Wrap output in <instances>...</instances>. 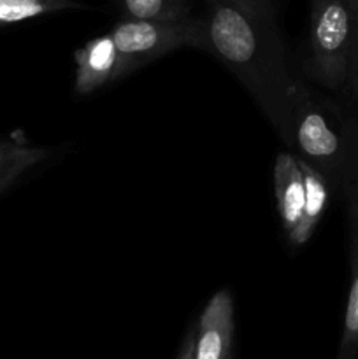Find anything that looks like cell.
Returning a JSON list of instances; mask_svg holds the SVG:
<instances>
[{
  "label": "cell",
  "mask_w": 358,
  "mask_h": 359,
  "mask_svg": "<svg viewBox=\"0 0 358 359\" xmlns=\"http://www.w3.org/2000/svg\"><path fill=\"white\" fill-rule=\"evenodd\" d=\"M193 48L216 56L251 93L283 135L295 77L284 63L274 16L251 13L227 0H207L195 18Z\"/></svg>",
  "instance_id": "6da1fadb"
},
{
  "label": "cell",
  "mask_w": 358,
  "mask_h": 359,
  "mask_svg": "<svg viewBox=\"0 0 358 359\" xmlns=\"http://www.w3.org/2000/svg\"><path fill=\"white\" fill-rule=\"evenodd\" d=\"M281 137L298 151L300 160L321 172L326 181L339 175L347 161L343 126L298 79L288 98L286 126Z\"/></svg>",
  "instance_id": "7a4b0ae2"
},
{
  "label": "cell",
  "mask_w": 358,
  "mask_h": 359,
  "mask_svg": "<svg viewBox=\"0 0 358 359\" xmlns=\"http://www.w3.org/2000/svg\"><path fill=\"white\" fill-rule=\"evenodd\" d=\"M353 32V0H311L307 70L329 90L347 83Z\"/></svg>",
  "instance_id": "3957f363"
},
{
  "label": "cell",
  "mask_w": 358,
  "mask_h": 359,
  "mask_svg": "<svg viewBox=\"0 0 358 359\" xmlns=\"http://www.w3.org/2000/svg\"><path fill=\"white\" fill-rule=\"evenodd\" d=\"M119 55L118 79L133 70L195 42V18L179 21H150L123 18L111 30Z\"/></svg>",
  "instance_id": "277c9868"
},
{
  "label": "cell",
  "mask_w": 358,
  "mask_h": 359,
  "mask_svg": "<svg viewBox=\"0 0 358 359\" xmlns=\"http://www.w3.org/2000/svg\"><path fill=\"white\" fill-rule=\"evenodd\" d=\"M234 330V298L228 290L216 291L193 326L192 359H232Z\"/></svg>",
  "instance_id": "5b68a950"
},
{
  "label": "cell",
  "mask_w": 358,
  "mask_h": 359,
  "mask_svg": "<svg viewBox=\"0 0 358 359\" xmlns=\"http://www.w3.org/2000/svg\"><path fill=\"white\" fill-rule=\"evenodd\" d=\"M76 60V95H90L111 81H118L119 55L111 32L88 41L74 53Z\"/></svg>",
  "instance_id": "8992f818"
},
{
  "label": "cell",
  "mask_w": 358,
  "mask_h": 359,
  "mask_svg": "<svg viewBox=\"0 0 358 359\" xmlns=\"http://www.w3.org/2000/svg\"><path fill=\"white\" fill-rule=\"evenodd\" d=\"M274 191L284 233L290 238L300 224L305 200L304 174L295 153L284 151L277 154L274 161Z\"/></svg>",
  "instance_id": "52a82bcc"
},
{
  "label": "cell",
  "mask_w": 358,
  "mask_h": 359,
  "mask_svg": "<svg viewBox=\"0 0 358 359\" xmlns=\"http://www.w3.org/2000/svg\"><path fill=\"white\" fill-rule=\"evenodd\" d=\"M300 160V158H298ZM302 174H304V186H305V200H304V214H302V219L298 228L295 230V233L291 235L288 241L291 242V245L298 248V245H304L309 238L314 233L316 226L321 221L323 214H325L326 205H329V181H326L325 175L319 170H316L312 165L305 163L304 160H300Z\"/></svg>",
  "instance_id": "ba28073f"
},
{
  "label": "cell",
  "mask_w": 358,
  "mask_h": 359,
  "mask_svg": "<svg viewBox=\"0 0 358 359\" xmlns=\"http://www.w3.org/2000/svg\"><path fill=\"white\" fill-rule=\"evenodd\" d=\"M46 147L28 146L21 139L0 140V193L9 188L23 172L49 156Z\"/></svg>",
  "instance_id": "9c48e42d"
},
{
  "label": "cell",
  "mask_w": 358,
  "mask_h": 359,
  "mask_svg": "<svg viewBox=\"0 0 358 359\" xmlns=\"http://www.w3.org/2000/svg\"><path fill=\"white\" fill-rule=\"evenodd\" d=\"M123 18L150 21H179L190 16L192 0H116Z\"/></svg>",
  "instance_id": "30bf717a"
},
{
  "label": "cell",
  "mask_w": 358,
  "mask_h": 359,
  "mask_svg": "<svg viewBox=\"0 0 358 359\" xmlns=\"http://www.w3.org/2000/svg\"><path fill=\"white\" fill-rule=\"evenodd\" d=\"M79 0H0V27L60 11L84 9Z\"/></svg>",
  "instance_id": "8fae6325"
},
{
  "label": "cell",
  "mask_w": 358,
  "mask_h": 359,
  "mask_svg": "<svg viewBox=\"0 0 358 359\" xmlns=\"http://www.w3.org/2000/svg\"><path fill=\"white\" fill-rule=\"evenodd\" d=\"M353 245V277H351L350 294H347L346 312H344L343 332H340L339 349L336 359H358V219Z\"/></svg>",
  "instance_id": "7c38bea8"
},
{
  "label": "cell",
  "mask_w": 358,
  "mask_h": 359,
  "mask_svg": "<svg viewBox=\"0 0 358 359\" xmlns=\"http://www.w3.org/2000/svg\"><path fill=\"white\" fill-rule=\"evenodd\" d=\"M354 7V32H353V44H351L350 55V70H347V86L351 93L358 102V0H353Z\"/></svg>",
  "instance_id": "4fadbf2b"
},
{
  "label": "cell",
  "mask_w": 358,
  "mask_h": 359,
  "mask_svg": "<svg viewBox=\"0 0 358 359\" xmlns=\"http://www.w3.org/2000/svg\"><path fill=\"white\" fill-rule=\"evenodd\" d=\"M227 2L244 7V9L251 11V13L263 14V16H274L272 0H227Z\"/></svg>",
  "instance_id": "5bb4252c"
},
{
  "label": "cell",
  "mask_w": 358,
  "mask_h": 359,
  "mask_svg": "<svg viewBox=\"0 0 358 359\" xmlns=\"http://www.w3.org/2000/svg\"><path fill=\"white\" fill-rule=\"evenodd\" d=\"M193 356V328L186 333L185 340L181 344V349H179V354L175 359H192Z\"/></svg>",
  "instance_id": "9a60e30c"
},
{
  "label": "cell",
  "mask_w": 358,
  "mask_h": 359,
  "mask_svg": "<svg viewBox=\"0 0 358 359\" xmlns=\"http://www.w3.org/2000/svg\"><path fill=\"white\" fill-rule=\"evenodd\" d=\"M353 212H354V217L358 219V181L354 182L353 186Z\"/></svg>",
  "instance_id": "2e32d148"
}]
</instances>
